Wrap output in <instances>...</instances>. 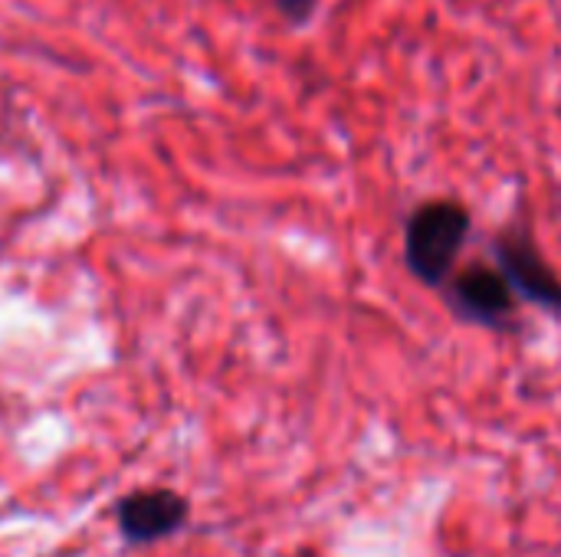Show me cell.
<instances>
[{
    "label": "cell",
    "mask_w": 561,
    "mask_h": 557,
    "mask_svg": "<svg viewBox=\"0 0 561 557\" xmlns=\"http://www.w3.org/2000/svg\"><path fill=\"white\" fill-rule=\"evenodd\" d=\"M473 217L460 200L437 197L417 204L404 220V269L424 289H444L470 240Z\"/></svg>",
    "instance_id": "obj_1"
},
{
    "label": "cell",
    "mask_w": 561,
    "mask_h": 557,
    "mask_svg": "<svg viewBox=\"0 0 561 557\" xmlns=\"http://www.w3.org/2000/svg\"><path fill=\"white\" fill-rule=\"evenodd\" d=\"M450 315L463 325H477L486 332H513L519 315V295L500 266L470 263L457 269L440 289Z\"/></svg>",
    "instance_id": "obj_2"
},
{
    "label": "cell",
    "mask_w": 561,
    "mask_h": 557,
    "mask_svg": "<svg viewBox=\"0 0 561 557\" xmlns=\"http://www.w3.org/2000/svg\"><path fill=\"white\" fill-rule=\"evenodd\" d=\"M493 259L510 279L519 302H529L561 318V276L539 250L536 236L523 227H506L493 240Z\"/></svg>",
    "instance_id": "obj_3"
},
{
    "label": "cell",
    "mask_w": 561,
    "mask_h": 557,
    "mask_svg": "<svg viewBox=\"0 0 561 557\" xmlns=\"http://www.w3.org/2000/svg\"><path fill=\"white\" fill-rule=\"evenodd\" d=\"M187 522V499L171 489H148L122 499L118 529L128 542H158Z\"/></svg>",
    "instance_id": "obj_4"
},
{
    "label": "cell",
    "mask_w": 561,
    "mask_h": 557,
    "mask_svg": "<svg viewBox=\"0 0 561 557\" xmlns=\"http://www.w3.org/2000/svg\"><path fill=\"white\" fill-rule=\"evenodd\" d=\"M273 7L279 10V16L293 26H306L312 20V13L319 10V0H273Z\"/></svg>",
    "instance_id": "obj_5"
}]
</instances>
